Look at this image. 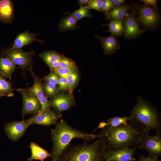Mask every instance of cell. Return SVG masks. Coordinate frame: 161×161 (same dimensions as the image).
<instances>
[{
    "mask_svg": "<svg viewBox=\"0 0 161 161\" xmlns=\"http://www.w3.org/2000/svg\"><path fill=\"white\" fill-rule=\"evenodd\" d=\"M129 121L127 124L114 127L106 126L98 134L108 151L138 146L145 134L143 126L138 123Z\"/></svg>",
    "mask_w": 161,
    "mask_h": 161,
    "instance_id": "cell-1",
    "label": "cell"
},
{
    "mask_svg": "<svg viewBox=\"0 0 161 161\" xmlns=\"http://www.w3.org/2000/svg\"><path fill=\"white\" fill-rule=\"evenodd\" d=\"M51 137L53 143L51 161H59L62 153L73 139L80 138L89 142L98 138V136L75 129L61 120L52 129Z\"/></svg>",
    "mask_w": 161,
    "mask_h": 161,
    "instance_id": "cell-2",
    "label": "cell"
},
{
    "mask_svg": "<svg viewBox=\"0 0 161 161\" xmlns=\"http://www.w3.org/2000/svg\"><path fill=\"white\" fill-rule=\"evenodd\" d=\"M98 138L92 143L72 145L69 144L59 161H105L108 151L103 141Z\"/></svg>",
    "mask_w": 161,
    "mask_h": 161,
    "instance_id": "cell-3",
    "label": "cell"
},
{
    "mask_svg": "<svg viewBox=\"0 0 161 161\" xmlns=\"http://www.w3.org/2000/svg\"><path fill=\"white\" fill-rule=\"evenodd\" d=\"M132 121L143 126L145 134L152 130L160 131L161 121L156 110L140 96L137 98L136 104L130 111Z\"/></svg>",
    "mask_w": 161,
    "mask_h": 161,
    "instance_id": "cell-4",
    "label": "cell"
},
{
    "mask_svg": "<svg viewBox=\"0 0 161 161\" xmlns=\"http://www.w3.org/2000/svg\"><path fill=\"white\" fill-rule=\"evenodd\" d=\"M0 52L5 58L10 59L15 65H18L23 71L32 69V57L35 54L34 50L26 52L10 47L2 49Z\"/></svg>",
    "mask_w": 161,
    "mask_h": 161,
    "instance_id": "cell-5",
    "label": "cell"
},
{
    "mask_svg": "<svg viewBox=\"0 0 161 161\" xmlns=\"http://www.w3.org/2000/svg\"><path fill=\"white\" fill-rule=\"evenodd\" d=\"M138 16L137 18L140 24L143 26L142 29L145 30H154L157 27L159 23L160 14L152 7L145 5L135 4Z\"/></svg>",
    "mask_w": 161,
    "mask_h": 161,
    "instance_id": "cell-6",
    "label": "cell"
},
{
    "mask_svg": "<svg viewBox=\"0 0 161 161\" xmlns=\"http://www.w3.org/2000/svg\"><path fill=\"white\" fill-rule=\"evenodd\" d=\"M136 10L135 4L133 5L132 9L128 16L123 20L124 38L127 39L136 38L145 31L140 27V24L136 16Z\"/></svg>",
    "mask_w": 161,
    "mask_h": 161,
    "instance_id": "cell-7",
    "label": "cell"
},
{
    "mask_svg": "<svg viewBox=\"0 0 161 161\" xmlns=\"http://www.w3.org/2000/svg\"><path fill=\"white\" fill-rule=\"evenodd\" d=\"M138 145L139 149L146 150L149 156L158 157L161 155V131L157 132L156 134L152 136L144 134Z\"/></svg>",
    "mask_w": 161,
    "mask_h": 161,
    "instance_id": "cell-8",
    "label": "cell"
},
{
    "mask_svg": "<svg viewBox=\"0 0 161 161\" xmlns=\"http://www.w3.org/2000/svg\"><path fill=\"white\" fill-rule=\"evenodd\" d=\"M30 72L34 79V83L30 88L23 89L26 93L35 96L39 100L41 109L39 112H42L50 110L49 101L45 96L43 90L42 80L33 72L32 69L29 70Z\"/></svg>",
    "mask_w": 161,
    "mask_h": 161,
    "instance_id": "cell-9",
    "label": "cell"
},
{
    "mask_svg": "<svg viewBox=\"0 0 161 161\" xmlns=\"http://www.w3.org/2000/svg\"><path fill=\"white\" fill-rule=\"evenodd\" d=\"M16 90L20 92L22 96L23 105L21 115L23 118L27 114H36L40 112L41 105L35 96L26 93L23 89L19 88Z\"/></svg>",
    "mask_w": 161,
    "mask_h": 161,
    "instance_id": "cell-10",
    "label": "cell"
},
{
    "mask_svg": "<svg viewBox=\"0 0 161 161\" xmlns=\"http://www.w3.org/2000/svg\"><path fill=\"white\" fill-rule=\"evenodd\" d=\"M61 116L60 112L50 110L35 114L26 120L30 125L37 124L49 126L55 125Z\"/></svg>",
    "mask_w": 161,
    "mask_h": 161,
    "instance_id": "cell-11",
    "label": "cell"
},
{
    "mask_svg": "<svg viewBox=\"0 0 161 161\" xmlns=\"http://www.w3.org/2000/svg\"><path fill=\"white\" fill-rule=\"evenodd\" d=\"M30 125L26 120L13 121L5 123L4 131L9 138L16 141L23 136L27 128Z\"/></svg>",
    "mask_w": 161,
    "mask_h": 161,
    "instance_id": "cell-12",
    "label": "cell"
},
{
    "mask_svg": "<svg viewBox=\"0 0 161 161\" xmlns=\"http://www.w3.org/2000/svg\"><path fill=\"white\" fill-rule=\"evenodd\" d=\"M137 146L108 151L105 161H134V155Z\"/></svg>",
    "mask_w": 161,
    "mask_h": 161,
    "instance_id": "cell-13",
    "label": "cell"
},
{
    "mask_svg": "<svg viewBox=\"0 0 161 161\" xmlns=\"http://www.w3.org/2000/svg\"><path fill=\"white\" fill-rule=\"evenodd\" d=\"M73 98L70 95L61 93L49 101L50 107L59 112L68 109L73 104Z\"/></svg>",
    "mask_w": 161,
    "mask_h": 161,
    "instance_id": "cell-14",
    "label": "cell"
},
{
    "mask_svg": "<svg viewBox=\"0 0 161 161\" xmlns=\"http://www.w3.org/2000/svg\"><path fill=\"white\" fill-rule=\"evenodd\" d=\"M95 37L100 42L105 55H111L120 49V44L117 37L114 35L105 37L97 35Z\"/></svg>",
    "mask_w": 161,
    "mask_h": 161,
    "instance_id": "cell-15",
    "label": "cell"
},
{
    "mask_svg": "<svg viewBox=\"0 0 161 161\" xmlns=\"http://www.w3.org/2000/svg\"><path fill=\"white\" fill-rule=\"evenodd\" d=\"M133 5L124 4L117 7H113L109 12L105 13V18L109 20H122L129 14Z\"/></svg>",
    "mask_w": 161,
    "mask_h": 161,
    "instance_id": "cell-16",
    "label": "cell"
},
{
    "mask_svg": "<svg viewBox=\"0 0 161 161\" xmlns=\"http://www.w3.org/2000/svg\"><path fill=\"white\" fill-rule=\"evenodd\" d=\"M37 41L41 44L44 41L39 40L35 37V34L31 33L26 30L17 35L10 47L22 49L24 46L32 43L34 41Z\"/></svg>",
    "mask_w": 161,
    "mask_h": 161,
    "instance_id": "cell-17",
    "label": "cell"
},
{
    "mask_svg": "<svg viewBox=\"0 0 161 161\" xmlns=\"http://www.w3.org/2000/svg\"><path fill=\"white\" fill-rule=\"evenodd\" d=\"M14 18V4L12 1L0 0V21L11 23Z\"/></svg>",
    "mask_w": 161,
    "mask_h": 161,
    "instance_id": "cell-18",
    "label": "cell"
},
{
    "mask_svg": "<svg viewBox=\"0 0 161 161\" xmlns=\"http://www.w3.org/2000/svg\"><path fill=\"white\" fill-rule=\"evenodd\" d=\"M17 68L16 65L10 59L4 58L3 55L1 54L0 57V75L5 78L10 80L12 73Z\"/></svg>",
    "mask_w": 161,
    "mask_h": 161,
    "instance_id": "cell-19",
    "label": "cell"
},
{
    "mask_svg": "<svg viewBox=\"0 0 161 161\" xmlns=\"http://www.w3.org/2000/svg\"><path fill=\"white\" fill-rule=\"evenodd\" d=\"M30 148L31 151V156L27 159L28 161H32L33 160L44 161L46 158L51 157V153L35 143H31Z\"/></svg>",
    "mask_w": 161,
    "mask_h": 161,
    "instance_id": "cell-20",
    "label": "cell"
},
{
    "mask_svg": "<svg viewBox=\"0 0 161 161\" xmlns=\"http://www.w3.org/2000/svg\"><path fill=\"white\" fill-rule=\"evenodd\" d=\"M77 21L72 16L69 15L61 18L58 24L59 29L61 32H66L80 28L77 25Z\"/></svg>",
    "mask_w": 161,
    "mask_h": 161,
    "instance_id": "cell-21",
    "label": "cell"
},
{
    "mask_svg": "<svg viewBox=\"0 0 161 161\" xmlns=\"http://www.w3.org/2000/svg\"><path fill=\"white\" fill-rule=\"evenodd\" d=\"M123 20H111L109 24L102 25L108 26L109 29L106 31L110 32L111 35L118 37L123 35Z\"/></svg>",
    "mask_w": 161,
    "mask_h": 161,
    "instance_id": "cell-22",
    "label": "cell"
},
{
    "mask_svg": "<svg viewBox=\"0 0 161 161\" xmlns=\"http://www.w3.org/2000/svg\"><path fill=\"white\" fill-rule=\"evenodd\" d=\"M40 57L49 67L54 62L61 60L62 55L53 50L44 51L39 54Z\"/></svg>",
    "mask_w": 161,
    "mask_h": 161,
    "instance_id": "cell-23",
    "label": "cell"
},
{
    "mask_svg": "<svg viewBox=\"0 0 161 161\" xmlns=\"http://www.w3.org/2000/svg\"><path fill=\"white\" fill-rule=\"evenodd\" d=\"M14 95L12 83L7 81L0 74V97L3 96L13 97Z\"/></svg>",
    "mask_w": 161,
    "mask_h": 161,
    "instance_id": "cell-24",
    "label": "cell"
},
{
    "mask_svg": "<svg viewBox=\"0 0 161 161\" xmlns=\"http://www.w3.org/2000/svg\"><path fill=\"white\" fill-rule=\"evenodd\" d=\"M42 85L44 94L47 98H53L58 95L60 89L56 85L46 81Z\"/></svg>",
    "mask_w": 161,
    "mask_h": 161,
    "instance_id": "cell-25",
    "label": "cell"
},
{
    "mask_svg": "<svg viewBox=\"0 0 161 161\" xmlns=\"http://www.w3.org/2000/svg\"><path fill=\"white\" fill-rule=\"evenodd\" d=\"M73 17L77 21L84 17H92V15L89 12V9L86 6H81L79 9L76 10L72 13L64 12Z\"/></svg>",
    "mask_w": 161,
    "mask_h": 161,
    "instance_id": "cell-26",
    "label": "cell"
},
{
    "mask_svg": "<svg viewBox=\"0 0 161 161\" xmlns=\"http://www.w3.org/2000/svg\"><path fill=\"white\" fill-rule=\"evenodd\" d=\"M128 121H132L131 116L110 118L106 120V126L110 127H114L123 124H127Z\"/></svg>",
    "mask_w": 161,
    "mask_h": 161,
    "instance_id": "cell-27",
    "label": "cell"
},
{
    "mask_svg": "<svg viewBox=\"0 0 161 161\" xmlns=\"http://www.w3.org/2000/svg\"><path fill=\"white\" fill-rule=\"evenodd\" d=\"M66 79L70 95L72 96L74 88L78 81V75L77 68L68 76Z\"/></svg>",
    "mask_w": 161,
    "mask_h": 161,
    "instance_id": "cell-28",
    "label": "cell"
},
{
    "mask_svg": "<svg viewBox=\"0 0 161 161\" xmlns=\"http://www.w3.org/2000/svg\"><path fill=\"white\" fill-rule=\"evenodd\" d=\"M76 68H59L53 70L52 72L60 77L67 78L68 76Z\"/></svg>",
    "mask_w": 161,
    "mask_h": 161,
    "instance_id": "cell-29",
    "label": "cell"
},
{
    "mask_svg": "<svg viewBox=\"0 0 161 161\" xmlns=\"http://www.w3.org/2000/svg\"><path fill=\"white\" fill-rule=\"evenodd\" d=\"M60 68H76V65L71 59L62 56L60 61Z\"/></svg>",
    "mask_w": 161,
    "mask_h": 161,
    "instance_id": "cell-30",
    "label": "cell"
},
{
    "mask_svg": "<svg viewBox=\"0 0 161 161\" xmlns=\"http://www.w3.org/2000/svg\"><path fill=\"white\" fill-rule=\"evenodd\" d=\"M59 77L55 73L51 72L47 76L44 77L42 80L55 85L58 84Z\"/></svg>",
    "mask_w": 161,
    "mask_h": 161,
    "instance_id": "cell-31",
    "label": "cell"
},
{
    "mask_svg": "<svg viewBox=\"0 0 161 161\" xmlns=\"http://www.w3.org/2000/svg\"><path fill=\"white\" fill-rule=\"evenodd\" d=\"M102 2V0H89L88 5L86 6L89 10L94 9L100 12Z\"/></svg>",
    "mask_w": 161,
    "mask_h": 161,
    "instance_id": "cell-32",
    "label": "cell"
},
{
    "mask_svg": "<svg viewBox=\"0 0 161 161\" xmlns=\"http://www.w3.org/2000/svg\"><path fill=\"white\" fill-rule=\"evenodd\" d=\"M113 7L111 0H102L100 12L105 13L107 12L110 11Z\"/></svg>",
    "mask_w": 161,
    "mask_h": 161,
    "instance_id": "cell-33",
    "label": "cell"
},
{
    "mask_svg": "<svg viewBox=\"0 0 161 161\" xmlns=\"http://www.w3.org/2000/svg\"><path fill=\"white\" fill-rule=\"evenodd\" d=\"M141 1L144 3V5L150 6L157 11L159 10L157 5V0H141Z\"/></svg>",
    "mask_w": 161,
    "mask_h": 161,
    "instance_id": "cell-34",
    "label": "cell"
},
{
    "mask_svg": "<svg viewBox=\"0 0 161 161\" xmlns=\"http://www.w3.org/2000/svg\"><path fill=\"white\" fill-rule=\"evenodd\" d=\"M138 161H161L157 157H153L148 156H141L140 157Z\"/></svg>",
    "mask_w": 161,
    "mask_h": 161,
    "instance_id": "cell-35",
    "label": "cell"
},
{
    "mask_svg": "<svg viewBox=\"0 0 161 161\" xmlns=\"http://www.w3.org/2000/svg\"><path fill=\"white\" fill-rule=\"evenodd\" d=\"M114 7H117L125 4L124 0H111Z\"/></svg>",
    "mask_w": 161,
    "mask_h": 161,
    "instance_id": "cell-36",
    "label": "cell"
},
{
    "mask_svg": "<svg viewBox=\"0 0 161 161\" xmlns=\"http://www.w3.org/2000/svg\"><path fill=\"white\" fill-rule=\"evenodd\" d=\"M60 60L54 62L49 67L51 72H52L53 70L55 69H57L60 67Z\"/></svg>",
    "mask_w": 161,
    "mask_h": 161,
    "instance_id": "cell-37",
    "label": "cell"
},
{
    "mask_svg": "<svg viewBox=\"0 0 161 161\" xmlns=\"http://www.w3.org/2000/svg\"><path fill=\"white\" fill-rule=\"evenodd\" d=\"M63 81V90L68 89V86L67 79L62 78Z\"/></svg>",
    "mask_w": 161,
    "mask_h": 161,
    "instance_id": "cell-38",
    "label": "cell"
},
{
    "mask_svg": "<svg viewBox=\"0 0 161 161\" xmlns=\"http://www.w3.org/2000/svg\"><path fill=\"white\" fill-rule=\"evenodd\" d=\"M79 4L81 5V6H83V5L88 4L89 0H79L78 1Z\"/></svg>",
    "mask_w": 161,
    "mask_h": 161,
    "instance_id": "cell-39",
    "label": "cell"
},
{
    "mask_svg": "<svg viewBox=\"0 0 161 161\" xmlns=\"http://www.w3.org/2000/svg\"></svg>",
    "mask_w": 161,
    "mask_h": 161,
    "instance_id": "cell-40",
    "label": "cell"
}]
</instances>
